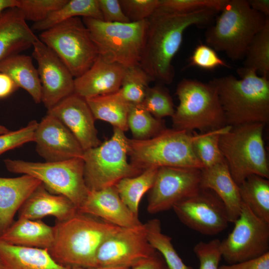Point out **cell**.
<instances>
[{"label":"cell","instance_id":"6da1fadb","mask_svg":"<svg viewBox=\"0 0 269 269\" xmlns=\"http://www.w3.org/2000/svg\"><path fill=\"white\" fill-rule=\"evenodd\" d=\"M217 11L203 9L175 13L156 9L148 19L145 45L139 65L154 80L170 84L174 77L172 60L180 49L189 27L209 23Z\"/></svg>","mask_w":269,"mask_h":269},{"label":"cell","instance_id":"7a4b0ae2","mask_svg":"<svg viewBox=\"0 0 269 269\" xmlns=\"http://www.w3.org/2000/svg\"><path fill=\"white\" fill-rule=\"evenodd\" d=\"M53 227L54 240L48 251L57 263L71 268L97 267L99 248L121 228L79 212L68 220L57 221Z\"/></svg>","mask_w":269,"mask_h":269},{"label":"cell","instance_id":"3957f363","mask_svg":"<svg viewBox=\"0 0 269 269\" xmlns=\"http://www.w3.org/2000/svg\"><path fill=\"white\" fill-rule=\"evenodd\" d=\"M240 79L232 75L215 78L226 125L269 122V80L251 69H238Z\"/></svg>","mask_w":269,"mask_h":269},{"label":"cell","instance_id":"277c9868","mask_svg":"<svg viewBox=\"0 0 269 269\" xmlns=\"http://www.w3.org/2000/svg\"><path fill=\"white\" fill-rule=\"evenodd\" d=\"M215 24L205 34L207 45L233 61L244 59L253 38L268 17L253 9L247 0H227Z\"/></svg>","mask_w":269,"mask_h":269},{"label":"cell","instance_id":"5b68a950","mask_svg":"<svg viewBox=\"0 0 269 269\" xmlns=\"http://www.w3.org/2000/svg\"><path fill=\"white\" fill-rule=\"evenodd\" d=\"M195 136V131L166 128L146 139L129 138L130 163L142 171L150 167H161L202 169L203 166L193 147Z\"/></svg>","mask_w":269,"mask_h":269},{"label":"cell","instance_id":"8992f818","mask_svg":"<svg viewBox=\"0 0 269 269\" xmlns=\"http://www.w3.org/2000/svg\"><path fill=\"white\" fill-rule=\"evenodd\" d=\"M176 95L179 104L171 117L173 128L201 133L218 130L226 126L224 113L217 88L196 80L182 79Z\"/></svg>","mask_w":269,"mask_h":269},{"label":"cell","instance_id":"52a82bcc","mask_svg":"<svg viewBox=\"0 0 269 269\" xmlns=\"http://www.w3.org/2000/svg\"><path fill=\"white\" fill-rule=\"evenodd\" d=\"M265 125L251 123L231 127L220 137V149L238 185L252 175L269 178L263 138Z\"/></svg>","mask_w":269,"mask_h":269},{"label":"cell","instance_id":"ba28073f","mask_svg":"<svg viewBox=\"0 0 269 269\" xmlns=\"http://www.w3.org/2000/svg\"><path fill=\"white\" fill-rule=\"evenodd\" d=\"M99 55L125 68L139 65L148 27V19L127 23H109L83 18Z\"/></svg>","mask_w":269,"mask_h":269},{"label":"cell","instance_id":"9c48e42d","mask_svg":"<svg viewBox=\"0 0 269 269\" xmlns=\"http://www.w3.org/2000/svg\"><path fill=\"white\" fill-rule=\"evenodd\" d=\"M128 146L125 132L114 128L109 139L84 151V177L89 190L114 186L123 178L142 172L128 161Z\"/></svg>","mask_w":269,"mask_h":269},{"label":"cell","instance_id":"30bf717a","mask_svg":"<svg viewBox=\"0 0 269 269\" xmlns=\"http://www.w3.org/2000/svg\"><path fill=\"white\" fill-rule=\"evenodd\" d=\"M3 162L8 171L38 179L50 192L68 198L78 210L87 197L89 190L84 180L82 158L56 162L7 158Z\"/></svg>","mask_w":269,"mask_h":269},{"label":"cell","instance_id":"8fae6325","mask_svg":"<svg viewBox=\"0 0 269 269\" xmlns=\"http://www.w3.org/2000/svg\"><path fill=\"white\" fill-rule=\"evenodd\" d=\"M38 38L57 56L75 78L87 71L99 55L89 30L79 17L41 32Z\"/></svg>","mask_w":269,"mask_h":269},{"label":"cell","instance_id":"7c38bea8","mask_svg":"<svg viewBox=\"0 0 269 269\" xmlns=\"http://www.w3.org/2000/svg\"><path fill=\"white\" fill-rule=\"evenodd\" d=\"M234 227L220 242L222 258L233 264L260 257L269 252V223L256 216L242 203Z\"/></svg>","mask_w":269,"mask_h":269},{"label":"cell","instance_id":"4fadbf2b","mask_svg":"<svg viewBox=\"0 0 269 269\" xmlns=\"http://www.w3.org/2000/svg\"><path fill=\"white\" fill-rule=\"evenodd\" d=\"M201 169L161 167L149 191L147 211L156 214L172 209L197 194L201 188Z\"/></svg>","mask_w":269,"mask_h":269},{"label":"cell","instance_id":"5bb4252c","mask_svg":"<svg viewBox=\"0 0 269 269\" xmlns=\"http://www.w3.org/2000/svg\"><path fill=\"white\" fill-rule=\"evenodd\" d=\"M155 251L148 241L145 223L121 228L99 248L96 257V266L130 269Z\"/></svg>","mask_w":269,"mask_h":269},{"label":"cell","instance_id":"9a60e30c","mask_svg":"<svg viewBox=\"0 0 269 269\" xmlns=\"http://www.w3.org/2000/svg\"><path fill=\"white\" fill-rule=\"evenodd\" d=\"M172 209L183 224L204 235H216L230 223L223 203L209 189H201Z\"/></svg>","mask_w":269,"mask_h":269},{"label":"cell","instance_id":"2e32d148","mask_svg":"<svg viewBox=\"0 0 269 269\" xmlns=\"http://www.w3.org/2000/svg\"><path fill=\"white\" fill-rule=\"evenodd\" d=\"M32 56L37 64L42 102L47 111L74 93L75 78L57 56L38 38Z\"/></svg>","mask_w":269,"mask_h":269},{"label":"cell","instance_id":"e0dca14e","mask_svg":"<svg viewBox=\"0 0 269 269\" xmlns=\"http://www.w3.org/2000/svg\"><path fill=\"white\" fill-rule=\"evenodd\" d=\"M34 142L36 151L45 161L82 158L84 151L70 131L49 113L38 122Z\"/></svg>","mask_w":269,"mask_h":269},{"label":"cell","instance_id":"ac0fdd59","mask_svg":"<svg viewBox=\"0 0 269 269\" xmlns=\"http://www.w3.org/2000/svg\"><path fill=\"white\" fill-rule=\"evenodd\" d=\"M47 113L58 119L70 131L84 151L101 144L95 119L84 98L73 93L48 110Z\"/></svg>","mask_w":269,"mask_h":269},{"label":"cell","instance_id":"d6986e66","mask_svg":"<svg viewBox=\"0 0 269 269\" xmlns=\"http://www.w3.org/2000/svg\"><path fill=\"white\" fill-rule=\"evenodd\" d=\"M78 212L89 215L121 228L142 224L123 202L115 186L89 190Z\"/></svg>","mask_w":269,"mask_h":269},{"label":"cell","instance_id":"ffe728a7","mask_svg":"<svg viewBox=\"0 0 269 269\" xmlns=\"http://www.w3.org/2000/svg\"><path fill=\"white\" fill-rule=\"evenodd\" d=\"M125 67L98 55L91 67L74 79V93L84 99L108 94L121 88Z\"/></svg>","mask_w":269,"mask_h":269},{"label":"cell","instance_id":"44dd1931","mask_svg":"<svg viewBox=\"0 0 269 269\" xmlns=\"http://www.w3.org/2000/svg\"><path fill=\"white\" fill-rule=\"evenodd\" d=\"M18 218L40 220L53 216L57 221L68 220L78 212L77 206L66 197L53 194L42 183L31 194L18 210Z\"/></svg>","mask_w":269,"mask_h":269},{"label":"cell","instance_id":"7402d4cb","mask_svg":"<svg viewBox=\"0 0 269 269\" xmlns=\"http://www.w3.org/2000/svg\"><path fill=\"white\" fill-rule=\"evenodd\" d=\"M37 38L17 7L0 13V63L32 47Z\"/></svg>","mask_w":269,"mask_h":269},{"label":"cell","instance_id":"603a6c76","mask_svg":"<svg viewBox=\"0 0 269 269\" xmlns=\"http://www.w3.org/2000/svg\"><path fill=\"white\" fill-rule=\"evenodd\" d=\"M201 188L214 192L223 203L230 223H234L241 212L239 185L235 182L224 160L201 169Z\"/></svg>","mask_w":269,"mask_h":269},{"label":"cell","instance_id":"cb8c5ba5","mask_svg":"<svg viewBox=\"0 0 269 269\" xmlns=\"http://www.w3.org/2000/svg\"><path fill=\"white\" fill-rule=\"evenodd\" d=\"M42 182L26 174L12 178L0 177V236L14 221L22 204Z\"/></svg>","mask_w":269,"mask_h":269},{"label":"cell","instance_id":"d4e9b609","mask_svg":"<svg viewBox=\"0 0 269 269\" xmlns=\"http://www.w3.org/2000/svg\"><path fill=\"white\" fill-rule=\"evenodd\" d=\"M54 227L41 220L18 218L0 236L8 244L48 250L54 240Z\"/></svg>","mask_w":269,"mask_h":269},{"label":"cell","instance_id":"484cf974","mask_svg":"<svg viewBox=\"0 0 269 269\" xmlns=\"http://www.w3.org/2000/svg\"><path fill=\"white\" fill-rule=\"evenodd\" d=\"M3 269H70L57 263L47 249L11 245L0 240Z\"/></svg>","mask_w":269,"mask_h":269},{"label":"cell","instance_id":"4316f807","mask_svg":"<svg viewBox=\"0 0 269 269\" xmlns=\"http://www.w3.org/2000/svg\"><path fill=\"white\" fill-rule=\"evenodd\" d=\"M0 72L7 74L18 88L26 91L35 103L41 102V84L31 57L18 54L0 63Z\"/></svg>","mask_w":269,"mask_h":269},{"label":"cell","instance_id":"83f0119b","mask_svg":"<svg viewBox=\"0 0 269 269\" xmlns=\"http://www.w3.org/2000/svg\"><path fill=\"white\" fill-rule=\"evenodd\" d=\"M95 120L105 121L124 132L127 124L130 105L119 90L114 93L85 99Z\"/></svg>","mask_w":269,"mask_h":269},{"label":"cell","instance_id":"f1b7e54d","mask_svg":"<svg viewBox=\"0 0 269 269\" xmlns=\"http://www.w3.org/2000/svg\"><path fill=\"white\" fill-rule=\"evenodd\" d=\"M80 16L103 20L98 0H67L45 19L34 23L32 29L42 32L68 19Z\"/></svg>","mask_w":269,"mask_h":269},{"label":"cell","instance_id":"f546056e","mask_svg":"<svg viewBox=\"0 0 269 269\" xmlns=\"http://www.w3.org/2000/svg\"><path fill=\"white\" fill-rule=\"evenodd\" d=\"M243 204L257 217L269 223V181L252 175L239 185Z\"/></svg>","mask_w":269,"mask_h":269},{"label":"cell","instance_id":"4dcf8cb0","mask_svg":"<svg viewBox=\"0 0 269 269\" xmlns=\"http://www.w3.org/2000/svg\"><path fill=\"white\" fill-rule=\"evenodd\" d=\"M158 169L148 168L136 176L123 178L115 185L123 202L137 217L140 200L152 187Z\"/></svg>","mask_w":269,"mask_h":269},{"label":"cell","instance_id":"1f68e13d","mask_svg":"<svg viewBox=\"0 0 269 269\" xmlns=\"http://www.w3.org/2000/svg\"><path fill=\"white\" fill-rule=\"evenodd\" d=\"M145 225L149 243L161 254L169 269H194L184 263L174 249L171 238L162 232L159 219L149 220Z\"/></svg>","mask_w":269,"mask_h":269},{"label":"cell","instance_id":"d6a6232c","mask_svg":"<svg viewBox=\"0 0 269 269\" xmlns=\"http://www.w3.org/2000/svg\"><path fill=\"white\" fill-rule=\"evenodd\" d=\"M244 67L261 76H269V19L253 38L244 58Z\"/></svg>","mask_w":269,"mask_h":269},{"label":"cell","instance_id":"836d02e7","mask_svg":"<svg viewBox=\"0 0 269 269\" xmlns=\"http://www.w3.org/2000/svg\"><path fill=\"white\" fill-rule=\"evenodd\" d=\"M231 128V126H226L206 133L196 132L193 147L203 168L213 166L225 160L220 149L219 138L222 134Z\"/></svg>","mask_w":269,"mask_h":269},{"label":"cell","instance_id":"e575fe53","mask_svg":"<svg viewBox=\"0 0 269 269\" xmlns=\"http://www.w3.org/2000/svg\"><path fill=\"white\" fill-rule=\"evenodd\" d=\"M127 124L133 139L137 140L153 137L166 128L162 119L155 118L139 104H130Z\"/></svg>","mask_w":269,"mask_h":269},{"label":"cell","instance_id":"d590c367","mask_svg":"<svg viewBox=\"0 0 269 269\" xmlns=\"http://www.w3.org/2000/svg\"><path fill=\"white\" fill-rule=\"evenodd\" d=\"M153 81L139 65L125 68L119 91L129 104H140L145 97L149 83Z\"/></svg>","mask_w":269,"mask_h":269},{"label":"cell","instance_id":"8d00e7d4","mask_svg":"<svg viewBox=\"0 0 269 269\" xmlns=\"http://www.w3.org/2000/svg\"><path fill=\"white\" fill-rule=\"evenodd\" d=\"M139 105L159 119L165 117H172L175 110L168 89L160 84L149 87L143 101Z\"/></svg>","mask_w":269,"mask_h":269},{"label":"cell","instance_id":"74e56055","mask_svg":"<svg viewBox=\"0 0 269 269\" xmlns=\"http://www.w3.org/2000/svg\"><path fill=\"white\" fill-rule=\"evenodd\" d=\"M227 0H160L157 10L175 13H190L203 9L220 12Z\"/></svg>","mask_w":269,"mask_h":269},{"label":"cell","instance_id":"f35d334b","mask_svg":"<svg viewBox=\"0 0 269 269\" xmlns=\"http://www.w3.org/2000/svg\"><path fill=\"white\" fill-rule=\"evenodd\" d=\"M67 0H19L17 8L25 20L34 23L45 19L52 12L57 10Z\"/></svg>","mask_w":269,"mask_h":269},{"label":"cell","instance_id":"ab89813d","mask_svg":"<svg viewBox=\"0 0 269 269\" xmlns=\"http://www.w3.org/2000/svg\"><path fill=\"white\" fill-rule=\"evenodd\" d=\"M37 124L36 120H32L20 129L0 134V155L26 143L34 142Z\"/></svg>","mask_w":269,"mask_h":269},{"label":"cell","instance_id":"60d3db41","mask_svg":"<svg viewBox=\"0 0 269 269\" xmlns=\"http://www.w3.org/2000/svg\"><path fill=\"white\" fill-rule=\"evenodd\" d=\"M220 242L218 239L209 242H199L193 248V252L199 262V269H219L222 258Z\"/></svg>","mask_w":269,"mask_h":269},{"label":"cell","instance_id":"b9f144b4","mask_svg":"<svg viewBox=\"0 0 269 269\" xmlns=\"http://www.w3.org/2000/svg\"><path fill=\"white\" fill-rule=\"evenodd\" d=\"M188 66H195L206 70H213L220 66L230 67L213 48L203 44L195 47L189 58Z\"/></svg>","mask_w":269,"mask_h":269},{"label":"cell","instance_id":"7bdbcfd3","mask_svg":"<svg viewBox=\"0 0 269 269\" xmlns=\"http://www.w3.org/2000/svg\"><path fill=\"white\" fill-rule=\"evenodd\" d=\"M122 9L131 22L148 19L156 11L160 0H119Z\"/></svg>","mask_w":269,"mask_h":269},{"label":"cell","instance_id":"ee69618b","mask_svg":"<svg viewBox=\"0 0 269 269\" xmlns=\"http://www.w3.org/2000/svg\"><path fill=\"white\" fill-rule=\"evenodd\" d=\"M103 20L109 23L131 22L124 13L119 0H98Z\"/></svg>","mask_w":269,"mask_h":269},{"label":"cell","instance_id":"f6af8a7d","mask_svg":"<svg viewBox=\"0 0 269 269\" xmlns=\"http://www.w3.org/2000/svg\"><path fill=\"white\" fill-rule=\"evenodd\" d=\"M219 269H269V252L251 260L220 266Z\"/></svg>","mask_w":269,"mask_h":269},{"label":"cell","instance_id":"bcb514c9","mask_svg":"<svg viewBox=\"0 0 269 269\" xmlns=\"http://www.w3.org/2000/svg\"><path fill=\"white\" fill-rule=\"evenodd\" d=\"M131 269H169L163 257L157 251L147 259L142 260Z\"/></svg>","mask_w":269,"mask_h":269},{"label":"cell","instance_id":"7dc6e473","mask_svg":"<svg viewBox=\"0 0 269 269\" xmlns=\"http://www.w3.org/2000/svg\"><path fill=\"white\" fill-rule=\"evenodd\" d=\"M18 88L15 82L7 74L0 72V99L6 98Z\"/></svg>","mask_w":269,"mask_h":269},{"label":"cell","instance_id":"c3c4849f","mask_svg":"<svg viewBox=\"0 0 269 269\" xmlns=\"http://www.w3.org/2000/svg\"><path fill=\"white\" fill-rule=\"evenodd\" d=\"M248 2L253 9L269 17V0H248Z\"/></svg>","mask_w":269,"mask_h":269},{"label":"cell","instance_id":"681fc988","mask_svg":"<svg viewBox=\"0 0 269 269\" xmlns=\"http://www.w3.org/2000/svg\"><path fill=\"white\" fill-rule=\"evenodd\" d=\"M18 4L19 0H0V13L7 9L17 7Z\"/></svg>","mask_w":269,"mask_h":269},{"label":"cell","instance_id":"f907efd6","mask_svg":"<svg viewBox=\"0 0 269 269\" xmlns=\"http://www.w3.org/2000/svg\"><path fill=\"white\" fill-rule=\"evenodd\" d=\"M70 269H130L128 268L125 267H97L93 268H72Z\"/></svg>","mask_w":269,"mask_h":269},{"label":"cell","instance_id":"816d5d0a","mask_svg":"<svg viewBox=\"0 0 269 269\" xmlns=\"http://www.w3.org/2000/svg\"><path fill=\"white\" fill-rule=\"evenodd\" d=\"M9 131L6 127L0 125V134H4Z\"/></svg>","mask_w":269,"mask_h":269},{"label":"cell","instance_id":"f5cc1de1","mask_svg":"<svg viewBox=\"0 0 269 269\" xmlns=\"http://www.w3.org/2000/svg\"><path fill=\"white\" fill-rule=\"evenodd\" d=\"M0 269H3L2 264L1 263V261L0 260Z\"/></svg>","mask_w":269,"mask_h":269}]
</instances>
